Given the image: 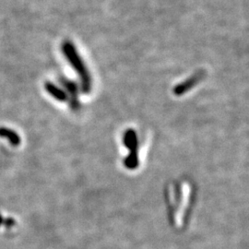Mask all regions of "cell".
<instances>
[{
	"label": "cell",
	"mask_w": 249,
	"mask_h": 249,
	"mask_svg": "<svg viewBox=\"0 0 249 249\" xmlns=\"http://www.w3.org/2000/svg\"><path fill=\"white\" fill-rule=\"evenodd\" d=\"M124 143L130 151L128 157L124 160L125 167L135 169L138 165V139L134 130H127L124 133Z\"/></svg>",
	"instance_id": "cell-2"
},
{
	"label": "cell",
	"mask_w": 249,
	"mask_h": 249,
	"mask_svg": "<svg viewBox=\"0 0 249 249\" xmlns=\"http://www.w3.org/2000/svg\"><path fill=\"white\" fill-rule=\"evenodd\" d=\"M0 138L7 139L9 143L15 147L18 146L19 143L21 142V139L16 131L8 128V127H4V126L0 127Z\"/></svg>",
	"instance_id": "cell-3"
},
{
	"label": "cell",
	"mask_w": 249,
	"mask_h": 249,
	"mask_svg": "<svg viewBox=\"0 0 249 249\" xmlns=\"http://www.w3.org/2000/svg\"><path fill=\"white\" fill-rule=\"evenodd\" d=\"M45 88L47 90V92L51 96H53V98L56 99L57 101H59V102L67 101V99H68L67 93L59 87L55 86L52 82H46Z\"/></svg>",
	"instance_id": "cell-4"
},
{
	"label": "cell",
	"mask_w": 249,
	"mask_h": 249,
	"mask_svg": "<svg viewBox=\"0 0 249 249\" xmlns=\"http://www.w3.org/2000/svg\"><path fill=\"white\" fill-rule=\"evenodd\" d=\"M63 52L66 54L67 58L73 66V68L76 70V71L78 72L81 76L82 83H83V89L85 91H88L90 88V79H89V74L86 71L83 62L80 60L74 46L70 43L64 44L63 45Z\"/></svg>",
	"instance_id": "cell-1"
},
{
	"label": "cell",
	"mask_w": 249,
	"mask_h": 249,
	"mask_svg": "<svg viewBox=\"0 0 249 249\" xmlns=\"http://www.w3.org/2000/svg\"><path fill=\"white\" fill-rule=\"evenodd\" d=\"M199 80H200L199 74L195 75V76H193L192 78L188 79L187 81H185L184 83L178 85V87L175 89L174 91H175V93H176L177 95H181V94L185 93L188 89H192L196 82L199 81Z\"/></svg>",
	"instance_id": "cell-5"
}]
</instances>
